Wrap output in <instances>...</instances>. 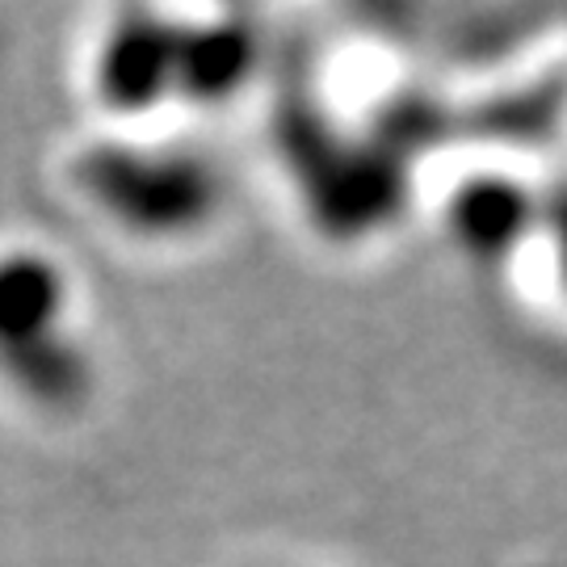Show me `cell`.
<instances>
[{"label":"cell","instance_id":"6da1fadb","mask_svg":"<svg viewBox=\"0 0 567 567\" xmlns=\"http://www.w3.org/2000/svg\"><path fill=\"white\" fill-rule=\"evenodd\" d=\"M51 303H60V286L51 282L47 265H0V341L13 349H21V341H39V324L55 316Z\"/></svg>","mask_w":567,"mask_h":567},{"label":"cell","instance_id":"7a4b0ae2","mask_svg":"<svg viewBox=\"0 0 567 567\" xmlns=\"http://www.w3.org/2000/svg\"><path fill=\"white\" fill-rule=\"evenodd\" d=\"M143 63H168V60H156L152 42H140V39H122L110 51V60H105V84H110L114 97H122L118 105H135V97H140L143 89L164 76V72H152Z\"/></svg>","mask_w":567,"mask_h":567}]
</instances>
